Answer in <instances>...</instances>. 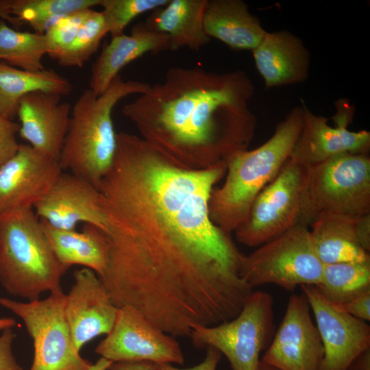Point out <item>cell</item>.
<instances>
[{
  "label": "cell",
  "instance_id": "obj_1",
  "mask_svg": "<svg viewBox=\"0 0 370 370\" xmlns=\"http://www.w3.org/2000/svg\"><path fill=\"white\" fill-rule=\"evenodd\" d=\"M226 165L197 170L141 137L116 135L99 191L108 262L99 277L118 308L131 306L165 332L209 323L239 300L241 253L209 214Z\"/></svg>",
  "mask_w": 370,
  "mask_h": 370
},
{
  "label": "cell",
  "instance_id": "obj_2",
  "mask_svg": "<svg viewBox=\"0 0 370 370\" xmlns=\"http://www.w3.org/2000/svg\"><path fill=\"white\" fill-rule=\"evenodd\" d=\"M254 90L244 71L174 66L122 113L142 138L172 160L207 169L227 166L232 156L248 149L257 125L249 106Z\"/></svg>",
  "mask_w": 370,
  "mask_h": 370
},
{
  "label": "cell",
  "instance_id": "obj_3",
  "mask_svg": "<svg viewBox=\"0 0 370 370\" xmlns=\"http://www.w3.org/2000/svg\"><path fill=\"white\" fill-rule=\"evenodd\" d=\"M303 116L302 102L278 124L265 143L230 158L225 181L213 188L209 200L210 219L223 232L231 235L245 222L256 197L279 173L299 137Z\"/></svg>",
  "mask_w": 370,
  "mask_h": 370
},
{
  "label": "cell",
  "instance_id": "obj_4",
  "mask_svg": "<svg viewBox=\"0 0 370 370\" xmlns=\"http://www.w3.org/2000/svg\"><path fill=\"white\" fill-rule=\"evenodd\" d=\"M149 84L125 81L120 75L101 95L86 89L71 107L69 127L59 158L62 171L88 182L98 190L110 171L116 148V133L112 118L114 106L123 98L145 92Z\"/></svg>",
  "mask_w": 370,
  "mask_h": 370
},
{
  "label": "cell",
  "instance_id": "obj_5",
  "mask_svg": "<svg viewBox=\"0 0 370 370\" xmlns=\"http://www.w3.org/2000/svg\"><path fill=\"white\" fill-rule=\"evenodd\" d=\"M67 269L56 258L33 207L0 214V283L10 295L30 301L62 291Z\"/></svg>",
  "mask_w": 370,
  "mask_h": 370
},
{
  "label": "cell",
  "instance_id": "obj_6",
  "mask_svg": "<svg viewBox=\"0 0 370 370\" xmlns=\"http://www.w3.org/2000/svg\"><path fill=\"white\" fill-rule=\"evenodd\" d=\"M308 168L288 159L255 199L247 219L234 232L247 247H259L297 224L310 225Z\"/></svg>",
  "mask_w": 370,
  "mask_h": 370
},
{
  "label": "cell",
  "instance_id": "obj_7",
  "mask_svg": "<svg viewBox=\"0 0 370 370\" xmlns=\"http://www.w3.org/2000/svg\"><path fill=\"white\" fill-rule=\"evenodd\" d=\"M323 269L308 226L297 224L251 254H243L238 275L252 289L271 284L293 291L298 286L319 284Z\"/></svg>",
  "mask_w": 370,
  "mask_h": 370
},
{
  "label": "cell",
  "instance_id": "obj_8",
  "mask_svg": "<svg viewBox=\"0 0 370 370\" xmlns=\"http://www.w3.org/2000/svg\"><path fill=\"white\" fill-rule=\"evenodd\" d=\"M273 299L253 291L240 313L214 326H199L189 336L197 348L213 347L224 354L232 370H258L260 355L275 334Z\"/></svg>",
  "mask_w": 370,
  "mask_h": 370
},
{
  "label": "cell",
  "instance_id": "obj_9",
  "mask_svg": "<svg viewBox=\"0 0 370 370\" xmlns=\"http://www.w3.org/2000/svg\"><path fill=\"white\" fill-rule=\"evenodd\" d=\"M66 294L50 293L44 299L18 301L0 296V305L20 317L33 341L29 370H88L92 365L77 350L64 317Z\"/></svg>",
  "mask_w": 370,
  "mask_h": 370
},
{
  "label": "cell",
  "instance_id": "obj_10",
  "mask_svg": "<svg viewBox=\"0 0 370 370\" xmlns=\"http://www.w3.org/2000/svg\"><path fill=\"white\" fill-rule=\"evenodd\" d=\"M312 222L320 214L351 217L370 214V158L343 153L308 168Z\"/></svg>",
  "mask_w": 370,
  "mask_h": 370
},
{
  "label": "cell",
  "instance_id": "obj_11",
  "mask_svg": "<svg viewBox=\"0 0 370 370\" xmlns=\"http://www.w3.org/2000/svg\"><path fill=\"white\" fill-rule=\"evenodd\" d=\"M95 352L112 362L145 361L180 365L184 362L175 338L131 306L119 308L112 330L99 342Z\"/></svg>",
  "mask_w": 370,
  "mask_h": 370
},
{
  "label": "cell",
  "instance_id": "obj_12",
  "mask_svg": "<svg viewBox=\"0 0 370 370\" xmlns=\"http://www.w3.org/2000/svg\"><path fill=\"white\" fill-rule=\"evenodd\" d=\"M302 102L303 125L289 159L309 168L343 153H369V132L348 129L354 108L347 101L341 100L336 103L337 111L333 117L336 127L330 126L326 117L312 113Z\"/></svg>",
  "mask_w": 370,
  "mask_h": 370
},
{
  "label": "cell",
  "instance_id": "obj_13",
  "mask_svg": "<svg viewBox=\"0 0 370 370\" xmlns=\"http://www.w3.org/2000/svg\"><path fill=\"white\" fill-rule=\"evenodd\" d=\"M323 356L321 337L305 295H291L260 361L278 370H319Z\"/></svg>",
  "mask_w": 370,
  "mask_h": 370
},
{
  "label": "cell",
  "instance_id": "obj_14",
  "mask_svg": "<svg viewBox=\"0 0 370 370\" xmlns=\"http://www.w3.org/2000/svg\"><path fill=\"white\" fill-rule=\"evenodd\" d=\"M315 319L323 348L319 370H347L370 348V326L325 299L314 285L300 286Z\"/></svg>",
  "mask_w": 370,
  "mask_h": 370
},
{
  "label": "cell",
  "instance_id": "obj_15",
  "mask_svg": "<svg viewBox=\"0 0 370 370\" xmlns=\"http://www.w3.org/2000/svg\"><path fill=\"white\" fill-rule=\"evenodd\" d=\"M33 208L39 219L56 229L75 230L82 223L108 231V219L99 190L69 172L62 171Z\"/></svg>",
  "mask_w": 370,
  "mask_h": 370
},
{
  "label": "cell",
  "instance_id": "obj_16",
  "mask_svg": "<svg viewBox=\"0 0 370 370\" xmlns=\"http://www.w3.org/2000/svg\"><path fill=\"white\" fill-rule=\"evenodd\" d=\"M73 279L74 283L65 296L64 312L74 345L80 352L88 342L110 333L119 308L92 269L83 267L75 270Z\"/></svg>",
  "mask_w": 370,
  "mask_h": 370
},
{
  "label": "cell",
  "instance_id": "obj_17",
  "mask_svg": "<svg viewBox=\"0 0 370 370\" xmlns=\"http://www.w3.org/2000/svg\"><path fill=\"white\" fill-rule=\"evenodd\" d=\"M59 160L29 144L0 167V214L33 207L62 173Z\"/></svg>",
  "mask_w": 370,
  "mask_h": 370
},
{
  "label": "cell",
  "instance_id": "obj_18",
  "mask_svg": "<svg viewBox=\"0 0 370 370\" xmlns=\"http://www.w3.org/2000/svg\"><path fill=\"white\" fill-rule=\"evenodd\" d=\"M62 95L36 91L20 101L18 117L20 136L34 149L59 160L67 133L71 106L61 102Z\"/></svg>",
  "mask_w": 370,
  "mask_h": 370
},
{
  "label": "cell",
  "instance_id": "obj_19",
  "mask_svg": "<svg viewBox=\"0 0 370 370\" xmlns=\"http://www.w3.org/2000/svg\"><path fill=\"white\" fill-rule=\"evenodd\" d=\"M252 52L267 88L302 83L308 78L310 53L301 40L287 30L267 32Z\"/></svg>",
  "mask_w": 370,
  "mask_h": 370
},
{
  "label": "cell",
  "instance_id": "obj_20",
  "mask_svg": "<svg viewBox=\"0 0 370 370\" xmlns=\"http://www.w3.org/2000/svg\"><path fill=\"white\" fill-rule=\"evenodd\" d=\"M169 50L168 36L148 28L145 23L134 25L129 35L111 37L92 66L89 89L95 95L103 93L120 71L143 55Z\"/></svg>",
  "mask_w": 370,
  "mask_h": 370
},
{
  "label": "cell",
  "instance_id": "obj_21",
  "mask_svg": "<svg viewBox=\"0 0 370 370\" xmlns=\"http://www.w3.org/2000/svg\"><path fill=\"white\" fill-rule=\"evenodd\" d=\"M204 26L208 37L238 50L253 51L267 32L241 0H208Z\"/></svg>",
  "mask_w": 370,
  "mask_h": 370
},
{
  "label": "cell",
  "instance_id": "obj_22",
  "mask_svg": "<svg viewBox=\"0 0 370 370\" xmlns=\"http://www.w3.org/2000/svg\"><path fill=\"white\" fill-rule=\"evenodd\" d=\"M207 3L208 0H169L154 10L145 23L168 36L169 50L187 47L199 51L210 40L204 26Z\"/></svg>",
  "mask_w": 370,
  "mask_h": 370
},
{
  "label": "cell",
  "instance_id": "obj_23",
  "mask_svg": "<svg viewBox=\"0 0 370 370\" xmlns=\"http://www.w3.org/2000/svg\"><path fill=\"white\" fill-rule=\"evenodd\" d=\"M43 232L59 262L67 269L81 265L101 276L105 271L109 255V241L105 232L91 224H84L82 231L54 228L40 219Z\"/></svg>",
  "mask_w": 370,
  "mask_h": 370
},
{
  "label": "cell",
  "instance_id": "obj_24",
  "mask_svg": "<svg viewBox=\"0 0 370 370\" xmlns=\"http://www.w3.org/2000/svg\"><path fill=\"white\" fill-rule=\"evenodd\" d=\"M360 217L323 213L315 218L310 230L315 251L323 264L370 261L369 252L360 241Z\"/></svg>",
  "mask_w": 370,
  "mask_h": 370
},
{
  "label": "cell",
  "instance_id": "obj_25",
  "mask_svg": "<svg viewBox=\"0 0 370 370\" xmlns=\"http://www.w3.org/2000/svg\"><path fill=\"white\" fill-rule=\"evenodd\" d=\"M72 89L69 80L53 70L29 71L0 61V115L7 119L12 120L21 99L29 93L43 91L63 96Z\"/></svg>",
  "mask_w": 370,
  "mask_h": 370
},
{
  "label": "cell",
  "instance_id": "obj_26",
  "mask_svg": "<svg viewBox=\"0 0 370 370\" xmlns=\"http://www.w3.org/2000/svg\"><path fill=\"white\" fill-rule=\"evenodd\" d=\"M315 286L329 301L342 305L370 291V261L323 264L321 282Z\"/></svg>",
  "mask_w": 370,
  "mask_h": 370
},
{
  "label": "cell",
  "instance_id": "obj_27",
  "mask_svg": "<svg viewBox=\"0 0 370 370\" xmlns=\"http://www.w3.org/2000/svg\"><path fill=\"white\" fill-rule=\"evenodd\" d=\"M48 51L45 34L23 32L0 19V61L20 69L39 71L45 69L42 59Z\"/></svg>",
  "mask_w": 370,
  "mask_h": 370
},
{
  "label": "cell",
  "instance_id": "obj_28",
  "mask_svg": "<svg viewBox=\"0 0 370 370\" xmlns=\"http://www.w3.org/2000/svg\"><path fill=\"white\" fill-rule=\"evenodd\" d=\"M100 0H11V13L21 25L45 34L59 18L99 5Z\"/></svg>",
  "mask_w": 370,
  "mask_h": 370
},
{
  "label": "cell",
  "instance_id": "obj_29",
  "mask_svg": "<svg viewBox=\"0 0 370 370\" xmlns=\"http://www.w3.org/2000/svg\"><path fill=\"white\" fill-rule=\"evenodd\" d=\"M107 34L102 12L90 9L72 42L56 60L65 67L82 66L97 51Z\"/></svg>",
  "mask_w": 370,
  "mask_h": 370
},
{
  "label": "cell",
  "instance_id": "obj_30",
  "mask_svg": "<svg viewBox=\"0 0 370 370\" xmlns=\"http://www.w3.org/2000/svg\"><path fill=\"white\" fill-rule=\"evenodd\" d=\"M169 0H100L101 11L111 37L123 34L127 25L138 16L169 3Z\"/></svg>",
  "mask_w": 370,
  "mask_h": 370
},
{
  "label": "cell",
  "instance_id": "obj_31",
  "mask_svg": "<svg viewBox=\"0 0 370 370\" xmlns=\"http://www.w3.org/2000/svg\"><path fill=\"white\" fill-rule=\"evenodd\" d=\"M92 9V8H91ZM90 9L63 16L53 23L45 33L48 55L56 58L72 42Z\"/></svg>",
  "mask_w": 370,
  "mask_h": 370
},
{
  "label": "cell",
  "instance_id": "obj_32",
  "mask_svg": "<svg viewBox=\"0 0 370 370\" xmlns=\"http://www.w3.org/2000/svg\"><path fill=\"white\" fill-rule=\"evenodd\" d=\"M19 124L0 115V167L17 152Z\"/></svg>",
  "mask_w": 370,
  "mask_h": 370
},
{
  "label": "cell",
  "instance_id": "obj_33",
  "mask_svg": "<svg viewBox=\"0 0 370 370\" xmlns=\"http://www.w3.org/2000/svg\"><path fill=\"white\" fill-rule=\"evenodd\" d=\"M15 337L12 328L3 330L0 335V370H23L12 352Z\"/></svg>",
  "mask_w": 370,
  "mask_h": 370
},
{
  "label": "cell",
  "instance_id": "obj_34",
  "mask_svg": "<svg viewBox=\"0 0 370 370\" xmlns=\"http://www.w3.org/2000/svg\"><path fill=\"white\" fill-rule=\"evenodd\" d=\"M206 354L204 359L199 364L188 368H178L171 364L151 362L153 370H216L221 360V354L213 347H206Z\"/></svg>",
  "mask_w": 370,
  "mask_h": 370
},
{
  "label": "cell",
  "instance_id": "obj_35",
  "mask_svg": "<svg viewBox=\"0 0 370 370\" xmlns=\"http://www.w3.org/2000/svg\"><path fill=\"white\" fill-rule=\"evenodd\" d=\"M340 306L352 317L365 322L369 321L370 291L354 297Z\"/></svg>",
  "mask_w": 370,
  "mask_h": 370
},
{
  "label": "cell",
  "instance_id": "obj_36",
  "mask_svg": "<svg viewBox=\"0 0 370 370\" xmlns=\"http://www.w3.org/2000/svg\"><path fill=\"white\" fill-rule=\"evenodd\" d=\"M108 370H153L150 362H113Z\"/></svg>",
  "mask_w": 370,
  "mask_h": 370
},
{
  "label": "cell",
  "instance_id": "obj_37",
  "mask_svg": "<svg viewBox=\"0 0 370 370\" xmlns=\"http://www.w3.org/2000/svg\"><path fill=\"white\" fill-rule=\"evenodd\" d=\"M0 19L8 22L17 29L22 25L12 16L11 0H0Z\"/></svg>",
  "mask_w": 370,
  "mask_h": 370
},
{
  "label": "cell",
  "instance_id": "obj_38",
  "mask_svg": "<svg viewBox=\"0 0 370 370\" xmlns=\"http://www.w3.org/2000/svg\"><path fill=\"white\" fill-rule=\"evenodd\" d=\"M347 370H370V348L358 355Z\"/></svg>",
  "mask_w": 370,
  "mask_h": 370
},
{
  "label": "cell",
  "instance_id": "obj_39",
  "mask_svg": "<svg viewBox=\"0 0 370 370\" xmlns=\"http://www.w3.org/2000/svg\"><path fill=\"white\" fill-rule=\"evenodd\" d=\"M112 363V361L101 357L95 364H92L88 370H108Z\"/></svg>",
  "mask_w": 370,
  "mask_h": 370
},
{
  "label": "cell",
  "instance_id": "obj_40",
  "mask_svg": "<svg viewBox=\"0 0 370 370\" xmlns=\"http://www.w3.org/2000/svg\"><path fill=\"white\" fill-rule=\"evenodd\" d=\"M16 325V321L10 317L0 318V330L12 328Z\"/></svg>",
  "mask_w": 370,
  "mask_h": 370
},
{
  "label": "cell",
  "instance_id": "obj_41",
  "mask_svg": "<svg viewBox=\"0 0 370 370\" xmlns=\"http://www.w3.org/2000/svg\"><path fill=\"white\" fill-rule=\"evenodd\" d=\"M258 370H278V369L260 361Z\"/></svg>",
  "mask_w": 370,
  "mask_h": 370
}]
</instances>
